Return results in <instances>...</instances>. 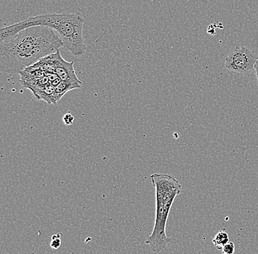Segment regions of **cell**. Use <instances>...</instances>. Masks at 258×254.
I'll return each mask as SVG.
<instances>
[{"instance_id": "6da1fadb", "label": "cell", "mask_w": 258, "mask_h": 254, "mask_svg": "<svg viewBox=\"0 0 258 254\" xmlns=\"http://www.w3.org/2000/svg\"><path fill=\"white\" fill-rule=\"evenodd\" d=\"M62 46L59 35L49 27H29L0 43V66L8 74H19Z\"/></svg>"}, {"instance_id": "7a4b0ae2", "label": "cell", "mask_w": 258, "mask_h": 254, "mask_svg": "<svg viewBox=\"0 0 258 254\" xmlns=\"http://www.w3.org/2000/svg\"><path fill=\"white\" fill-rule=\"evenodd\" d=\"M85 19L80 13L74 14H46L34 16L19 23L8 26L0 30V43L12 38L26 28L34 26H44L54 30L62 40L64 47L72 56L82 57L87 46L83 38Z\"/></svg>"}, {"instance_id": "3957f363", "label": "cell", "mask_w": 258, "mask_h": 254, "mask_svg": "<svg viewBox=\"0 0 258 254\" xmlns=\"http://www.w3.org/2000/svg\"><path fill=\"white\" fill-rule=\"evenodd\" d=\"M151 179L156 188V219L152 233L145 243L149 245L153 251L160 253L172 242L166 234V226L171 207L181 192L182 185L173 176L169 174H154L151 175Z\"/></svg>"}, {"instance_id": "277c9868", "label": "cell", "mask_w": 258, "mask_h": 254, "mask_svg": "<svg viewBox=\"0 0 258 254\" xmlns=\"http://www.w3.org/2000/svg\"><path fill=\"white\" fill-rule=\"evenodd\" d=\"M258 57L245 46L234 48L225 58V68L235 74L246 75L254 70Z\"/></svg>"}, {"instance_id": "5b68a950", "label": "cell", "mask_w": 258, "mask_h": 254, "mask_svg": "<svg viewBox=\"0 0 258 254\" xmlns=\"http://www.w3.org/2000/svg\"><path fill=\"white\" fill-rule=\"evenodd\" d=\"M74 62L64 61L59 50L55 53V68L54 73L57 74L60 80L64 82L82 85L80 79L77 77L74 67Z\"/></svg>"}, {"instance_id": "8992f818", "label": "cell", "mask_w": 258, "mask_h": 254, "mask_svg": "<svg viewBox=\"0 0 258 254\" xmlns=\"http://www.w3.org/2000/svg\"><path fill=\"white\" fill-rule=\"evenodd\" d=\"M19 74L21 84L25 88L46 76V73L34 65L21 71Z\"/></svg>"}, {"instance_id": "52a82bcc", "label": "cell", "mask_w": 258, "mask_h": 254, "mask_svg": "<svg viewBox=\"0 0 258 254\" xmlns=\"http://www.w3.org/2000/svg\"><path fill=\"white\" fill-rule=\"evenodd\" d=\"M29 90H31L36 99L43 100L49 105H55L59 101L56 98L55 87L49 84L44 86L30 87Z\"/></svg>"}, {"instance_id": "ba28073f", "label": "cell", "mask_w": 258, "mask_h": 254, "mask_svg": "<svg viewBox=\"0 0 258 254\" xmlns=\"http://www.w3.org/2000/svg\"><path fill=\"white\" fill-rule=\"evenodd\" d=\"M82 85H78V84L72 83V82H64L61 81L60 83L55 87V92L56 98L58 101L61 99L62 96L71 90H74V89L80 88Z\"/></svg>"}, {"instance_id": "9c48e42d", "label": "cell", "mask_w": 258, "mask_h": 254, "mask_svg": "<svg viewBox=\"0 0 258 254\" xmlns=\"http://www.w3.org/2000/svg\"><path fill=\"white\" fill-rule=\"evenodd\" d=\"M212 242L214 246L221 250L224 245L230 242L228 234L225 231H219L213 239Z\"/></svg>"}, {"instance_id": "30bf717a", "label": "cell", "mask_w": 258, "mask_h": 254, "mask_svg": "<svg viewBox=\"0 0 258 254\" xmlns=\"http://www.w3.org/2000/svg\"><path fill=\"white\" fill-rule=\"evenodd\" d=\"M61 237H62V234L61 233H58V234H54L51 237V241L50 242V247L54 250L59 248L61 246Z\"/></svg>"}, {"instance_id": "8fae6325", "label": "cell", "mask_w": 258, "mask_h": 254, "mask_svg": "<svg viewBox=\"0 0 258 254\" xmlns=\"http://www.w3.org/2000/svg\"><path fill=\"white\" fill-rule=\"evenodd\" d=\"M46 76L48 77L49 85H52L54 87L57 86L62 81L55 73H47L46 74Z\"/></svg>"}, {"instance_id": "7c38bea8", "label": "cell", "mask_w": 258, "mask_h": 254, "mask_svg": "<svg viewBox=\"0 0 258 254\" xmlns=\"http://www.w3.org/2000/svg\"><path fill=\"white\" fill-rule=\"evenodd\" d=\"M235 247L233 242H227L226 245L222 247V250L223 254H233L235 253Z\"/></svg>"}, {"instance_id": "4fadbf2b", "label": "cell", "mask_w": 258, "mask_h": 254, "mask_svg": "<svg viewBox=\"0 0 258 254\" xmlns=\"http://www.w3.org/2000/svg\"><path fill=\"white\" fill-rule=\"evenodd\" d=\"M62 121L66 126H71L74 124V117L71 113H66L62 118Z\"/></svg>"}, {"instance_id": "5bb4252c", "label": "cell", "mask_w": 258, "mask_h": 254, "mask_svg": "<svg viewBox=\"0 0 258 254\" xmlns=\"http://www.w3.org/2000/svg\"><path fill=\"white\" fill-rule=\"evenodd\" d=\"M254 70L255 71L256 77H257V82L258 86V60L257 61V62L255 63V64H254Z\"/></svg>"}]
</instances>
